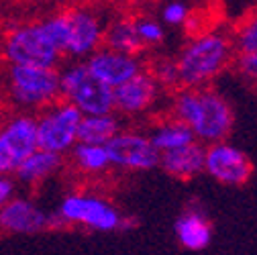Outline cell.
Instances as JSON below:
<instances>
[{"label":"cell","instance_id":"cell-1","mask_svg":"<svg viewBox=\"0 0 257 255\" xmlns=\"http://www.w3.org/2000/svg\"><path fill=\"white\" fill-rule=\"evenodd\" d=\"M176 118L188 124L194 137L220 143L233 124L229 104L212 90H184L174 102Z\"/></svg>","mask_w":257,"mask_h":255},{"label":"cell","instance_id":"cell-2","mask_svg":"<svg viewBox=\"0 0 257 255\" xmlns=\"http://www.w3.org/2000/svg\"><path fill=\"white\" fill-rule=\"evenodd\" d=\"M229 57V41L218 33L196 37L176 61L180 84L188 90H196L200 84L214 78Z\"/></svg>","mask_w":257,"mask_h":255},{"label":"cell","instance_id":"cell-3","mask_svg":"<svg viewBox=\"0 0 257 255\" xmlns=\"http://www.w3.org/2000/svg\"><path fill=\"white\" fill-rule=\"evenodd\" d=\"M7 88L11 100L21 108H47L61 98L59 72L55 68L9 66Z\"/></svg>","mask_w":257,"mask_h":255},{"label":"cell","instance_id":"cell-4","mask_svg":"<svg viewBox=\"0 0 257 255\" xmlns=\"http://www.w3.org/2000/svg\"><path fill=\"white\" fill-rule=\"evenodd\" d=\"M61 98L76 106L84 116L110 114L114 110V92L96 80L84 63H72L59 72Z\"/></svg>","mask_w":257,"mask_h":255},{"label":"cell","instance_id":"cell-5","mask_svg":"<svg viewBox=\"0 0 257 255\" xmlns=\"http://www.w3.org/2000/svg\"><path fill=\"white\" fill-rule=\"evenodd\" d=\"M3 57L9 61V66L55 68L61 53L45 35L41 23H29L7 33L3 41Z\"/></svg>","mask_w":257,"mask_h":255},{"label":"cell","instance_id":"cell-6","mask_svg":"<svg viewBox=\"0 0 257 255\" xmlns=\"http://www.w3.org/2000/svg\"><path fill=\"white\" fill-rule=\"evenodd\" d=\"M82 112L66 100H57L43 108L37 116V143L39 149L63 155L78 145V129Z\"/></svg>","mask_w":257,"mask_h":255},{"label":"cell","instance_id":"cell-7","mask_svg":"<svg viewBox=\"0 0 257 255\" xmlns=\"http://www.w3.org/2000/svg\"><path fill=\"white\" fill-rule=\"evenodd\" d=\"M37 149V118L29 114L9 118L0 126V176L15 172L19 164Z\"/></svg>","mask_w":257,"mask_h":255},{"label":"cell","instance_id":"cell-8","mask_svg":"<svg viewBox=\"0 0 257 255\" xmlns=\"http://www.w3.org/2000/svg\"><path fill=\"white\" fill-rule=\"evenodd\" d=\"M57 216L63 222L84 225L94 231H114L122 225V218L112 204L84 194H70L63 198L57 208Z\"/></svg>","mask_w":257,"mask_h":255},{"label":"cell","instance_id":"cell-9","mask_svg":"<svg viewBox=\"0 0 257 255\" xmlns=\"http://www.w3.org/2000/svg\"><path fill=\"white\" fill-rule=\"evenodd\" d=\"M106 153L110 166L122 170H151L162 159V153L153 147L151 139L135 131H120L106 145Z\"/></svg>","mask_w":257,"mask_h":255},{"label":"cell","instance_id":"cell-10","mask_svg":"<svg viewBox=\"0 0 257 255\" xmlns=\"http://www.w3.org/2000/svg\"><path fill=\"white\" fill-rule=\"evenodd\" d=\"M70 17V41L66 55L74 59L90 57L104 43V29L106 25L102 19L90 9H72L68 11Z\"/></svg>","mask_w":257,"mask_h":255},{"label":"cell","instance_id":"cell-11","mask_svg":"<svg viewBox=\"0 0 257 255\" xmlns=\"http://www.w3.org/2000/svg\"><path fill=\"white\" fill-rule=\"evenodd\" d=\"M84 66L96 80L112 90L143 72V66L137 55L116 53L106 47H100L96 53H92L84 61Z\"/></svg>","mask_w":257,"mask_h":255},{"label":"cell","instance_id":"cell-12","mask_svg":"<svg viewBox=\"0 0 257 255\" xmlns=\"http://www.w3.org/2000/svg\"><path fill=\"white\" fill-rule=\"evenodd\" d=\"M204 170L222 184H243L251 174V164L237 147L214 143L204 153Z\"/></svg>","mask_w":257,"mask_h":255},{"label":"cell","instance_id":"cell-13","mask_svg":"<svg viewBox=\"0 0 257 255\" xmlns=\"http://www.w3.org/2000/svg\"><path fill=\"white\" fill-rule=\"evenodd\" d=\"M114 110L120 114H141L145 112L157 98L159 84L153 74L141 72L122 86L114 88Z\"/></svg>","mask_w":257,"mask_h":255},{"label":"cell","instance_id":"cell-14","mask_svg":"<svg viewBox=\"0 0 257 255\" xmlns=\"http://www.w3.org/2000/svg\"><path fill=\"white\" fill-rule=\"evenodd\" d=\"M47 214L27 198H13L0 208V231L7 233H37L47 227Z\"/></svg>","mask_w":257,"mask_h":255},{"label":"cell","instance_id":"cell-15","mask_svg":"<svg viewBox=\"0 0 257 255\" xmlns=\"http://www.w3.org/2000/svg\"><path fill=\"white\" fill-rule=\"evenodd\" d=\"M204 153H206V149H202L196 143H192L188 147L164 153L162 159H159V164H162V168L170 176L192 178V176H196L200 170H204Z\"/></svg>","mask_w":257,"mask_h":255},{"label":"cell","instance_id":"cell-16","mask_svg":"<svg viewBox=\"0 0 257 255\" xmlns=\"http://www.w3.org/2000/svg\"><path fill=\"white\" fill-rule=\"evenodd\" d=\"M120 133V120L116 114H98V116H82L78 129V143L106 147Z\"/></svg>","mask_w":257,"mask_h":255},{"label":"cell","instance_id":"cell-17","mask_svg":"<svg viewBox=\"0 0 257 255\" xmlns=\"http://www.w3.org/2000/svg\"><path fill=\"white\" fill-rule=\"evenodd\" d=\"M149 139H151L153 147L164 155V153H170V151L192 145L194 143V133H192V129L188 124L174 118V120H166L162 124H157L151 131Z\"/></svg>","mask_w":257,"mask_h":255},{"label":"cell","instance_id":"cell-18","mask_svg":"<svg viewBox=\"0 0 257 255\" xmlns=\"http://www.w3.org/2000/svg\"><path fill=\"white\" fill-rule=\"evenodd\" d=\"M59 166H61V155L37 149L33 155H29L25 162L19 164L15 174H17V180H21L25 184H37V182L53 176L59 170Z\"/></svg>","mask_w":257,"mask_h":255},{"label":"cell","instance_id":"cell-19","mask_svg":"<svg viewBox=\"0 0 257 255\" xmlns=\"http://www.w3.org/2000/svg\"><path fill=\"white\" fill-rule=\"evenodd\" d=\"M102 47L116 51V53H124V55H135L141 49V41L135 29V21L128 19H116L110 21L104 29V43Z\"/></svg>","mask_w":257,"mask_h":255},{"label":"cell","instance_id":"cell-20","mask_svg":"<svg viewBox=\"0 0 257 255\" xmlns=\"http://www.w3.org/2000/svg\"><path fill=\"white\" fill-rule=\"evenodd\" d=\"M176 235L180 243L188 249H204L210 243V227L208 222L196 214V212H186L176 222Z\"/></svg>","mask_w":257,"mask_h":255},{"label":"cell","instance_id":"cell-21","mask_svg":"<svg viewBox=\"0 0 257 255\" xmlns=\"http://www.w3.org/2000/svg\"><path fill=\"white\" fill-rule=\"evenodd\" d=\"M74 162L80 170L84 172H92V174H98L104 172L110 166V159L106 153V147H98V145H84L78 143L74 149Z\"/></svg>","mask_w":257,"mask_h":255},{"label":"cell","instance_id":"cell-22","mask_svg":"<svg viewBox=\"0 0 257 255\" xmlns=\"http://www.w3.org/2000/svg\"><path fill=\"white\" fill-rule=\"evenodd\" d=\"M45 35L49 37V41L53 43V47L63 55L68 49V41H70V17L68 13H57L47 17L41 23Z\"/></svg>","mask_w":257,"mask_h":255},{"label":"cell","instance_id":"cell-23","mask_svg":"<svg viewBox=\"0 0 257 255\" xmlns=\"http://www.w3.org/2000/svg\"><path fill=\"white\" fill-rule=\"evenodd\" d=\"M135 29H137V35H139V41L141 45L143 43H149V45H155L164 39V29L159 23L151 21V19H139L135 21Z\"/></svg>","mask_w":257,"mask_h":255},{"label":"cell","instance_id":"cell-24","mask_svg":"<svg viewBox=\"0 0 257 255\" xmlns=\"http://www.w3.org/2000/svg\"><path fill=\"white\" fill-rule=\"evenodd\" d=\"M237 45L243 51V55L249 53H257V15L253 19H249L241 31H239V37H237Z\"/></svg>","mask_w":257,"mask_h":255},{"label":"cell","instance_id":"cell-25","mask_svg":"<svg viewBox=\"0 0 257 255\" xmlns=\"http://www.w3.org/2000/svg\"><path fill=\"white\" fill-rule=\"evenodd\" d=\"M153 78H155L157 84H166V86L180 84V76H178L176 61H162V63H159V66L155 68Z\"/></svg>","mask_w":257,"mask_h":255},{"label":"cell","instance_id":"cell-26","mask_svg":"<svg viewBox=\"0 0 257 255\" xmlns=\"http://www.w3.org/2000/svg\"><path fill=\"white\" fill-rule=\"evenodd\" d=\"M162 17H164V21L168 25H182L190 17V11H188V7L184 3H170V5L164 7Z\"/></svg>","mask_w":257,"mask_h":255},{"label":"cell","instance_id":"cell-27","mask_svg":"<svg viewBox=\"0 0 257 255\" xmlns=\"http://www.w3.org/2000/svg\"><path fill=\"white\" fill-rule=\"evenodd\" d=\"M15 198V182L9 176H0V208H5Z\"/></svg>","mask_w":257,"mask_h":255},{"label":"cell","instance_id":"cell-28","mask_svg":"<svg viewBox=\"0 0 257 255\" xmlns=\"http://www.w3.org/2000/svg\"><path fill=\"white\" fill-rule=\"evenodd\" d=\"M241 68L245 74L257 78V53H249V55H243L241 57Z\"/></svg>","mask_w":257,"mask_h":255}]
</instances>
